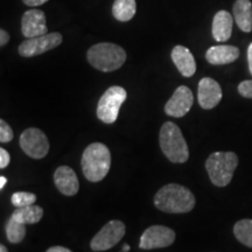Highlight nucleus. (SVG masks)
I'll use <instances>...</instances> for the list:
<instances>
[{
    "label": "nucleus",
    "mask_w": 252,
    "mask_h": 252,
    "mask_svg": "<svg viewBox=\"0 0 252 252\" xmlns=\"http://www.w3.org/2000/svg\"><path fill=\"white\" fill-rule=\"evenodd\" d=\"M154 206L168 214L189 213L195 207V196L184 186L169 184L158 190L154 196Z\"/></svg>",
    "instance_id": "1"
},
{
    "label": "nucleus",
    "mask_w": 252,
    "mask_h": 252,
    "mask_svg": "<svg viewBox=\"0 0 252 252\" xmlns=\"http://www.w3.org/2000/svg\"><path fill=\"white\" fill-rule=\"evenodd\" d=\"M82 171L87 180L102 181L111 167V154L108 146L102 143H94L84 150L82 156Z\"/></svg>",
    "instance_id": "2"
},
{
    "label": "nucleus",
    "mask_w": 252,
    "mask_h": 252,
    "mask_svg": "<svg viewBox=\"0 0 252 252\" xmlns=\"http://www.w3.org/2000/svg\"><path fill=\"white\" fill-rule=\"evenodd\" d=\"M160 147L169 161L185 163L189 158V149L178 125L166 122L161 126L159 135Z\"/></svg>",
    "instance_id": "3"
},
{
    "label": "nucleus",
    "mask_w": 252,
    "mask_h": 252,
    "mask_svg": "<svg viewBox=\"0 0 252 252\" xmlns=\"http://www.w3.org/2000/svg\"><path fill=\"white\" fill-rule=\"evenodd\" d=\"M88 61L94 69L104 72L117 70L126 61V52L115 43H97L88 50Z\"/></svg>",
    "instance_id": "4"
},
{
    "label": "nucleus",
    "mask_w": 252,
    "mask_h": 252,
    "mask_svg": "<svg viewBox=\"0 0 252 252\" xmlns=\"http://www.w3.org/2000/svg\"><path fill=\"white\" fill-rule=\"evenodd\" d=\"M238 166V157L234 152H215L206 161L210 181L217 187H225L232 180Z\"/></svg>",
    "instance_id": "5"
},
{
    "label": "nucleus",
    "mask_w": 252,
    "mask_h": 252,
    "mask_svg": "<svg viewBox=\"0 0 252 252\" xmlns=\"http://www.w3.org/2000/svg\"><path fill=\"white\" fill-rule=\"evenodd\" d=\"M127 98V93L123 87L109 88L100 97L97 105V117L105 124H113L117 121L119 110Z\"/></svg>",
    "instance_id": "6"
},
{
    "label": "nucleus",
    "mask_w": 252,
    "mask_h": 252,
    "mask_svg": "<svg viewBox=\"0 0 252 252\" xmlns=\"http://www.w3.org/2000/svg\"><path fill=\"white\" fill-rule=\"evenodd\" d=\"M125 231L126 226L122 220H110L91 239V250L97 252L110 250V249L117 245L121 242V239L124 237Z\"/></svg>",
    "instance_id": "7"
},
{
    "label": "nucleus",
    "mask_w": 252,
    "mask_h": 252,
    "mask_svg": "<svg viewBox=\"0 0 252 252\" xmlns=\"http://www.w3.org/2000/svg\"><path fill=\"white\" fill-rule=\"evenodd\" d=\"M20 147L28 157L33 159H42L49 152V141L42 131L31 127L21 133Z\"/></svg>",
    "instance_id": "8"
},
{
    "label": "nucleus",
    "mask_w": 252,
    "mask_h": 252,
    "mask_svg": "<svg viewBox=\"0 0 252 252\" xmlns=\"http://www.w3.org/2000/svg\"><path fill=\"white\" fill-rule=\"evenodd\" d=\"M62 35L60 33H47L45 35L25 40L19 46V54L24 58H33L49 52L62 43Z\"/></svg>",
    "instance_id": "9"
},
{
    "label": "nucleus",
    "mask_w": 252,
    "mask_h": 252,
    "mask_svg": "<svg viewBox=\"0 0 252 252\" xmlns=\"http://www.w3.org/2000/svg\"><path fill=\"white\" fill-rule=\"evenodd\" d=\"M175 241V232L163 225H152L141 235L139 248L143 250L162 249L172 245Z\"/></svg>",
    "instance_id": "10"
},
{
    "label": "nucleus",
    "mask_w": 252,
    "mask_h": 252,
    "mask_svg": "<svg viewBox=\"0 0 252 252\" xmlns=\"http://www.w3.org/2000/svg\"><path fill=\"white\" fill-rule=\"evenodd\" d=\"M194 103V96L188 87L181 86L174 91L173 96L165 105L166 115L181 118L187 115Z\"/></svg>",
    "instance_id": "11"
},
{
    "label": "nucleus",
    "mask_w": 252,
    "mask_h": 252,
    "mask_svg": "<svg viewBox=\"0 0 252 252\" xmlns=\"http://www.w3.org/2000/svg\"><path fill=\"white\" fill-rule=\"evenodd\" d=\"M21 32L27 39L45 35L48 33L46 14L40 9H30L25 12L21 19Z\"/></svg>",
    "instance_id": "12"
},
{
    "label": "nucleus",
    "mask_w": 252,
    "mask_h": 252,
    "mask_svg": "<svg viewBox=\"0 0 252 252\" xmlns=\"http://www.w3.org/2000/svg\"><path fill=\"white\" fill-rule=\"evenodd\" d=\"M222 89L215 80L204 77L198 83L197 98L200 106L204 110L214 109L222 99Z\"/></svg>",
    "instance_id": "13"
},
{
    "label": "nucleus",
    "mask_w": 252,
    "mask_h": 252,
    "mask_svg": "<svg viewBox=\"0 0 252 252\" xmlns=\"http://www.w3.org/2000/svg\"><path fill=\"white\" fill-rule=\"evenodd\" d=\"M54 182L60 193L65 196H74L80 188L76 173L68 166H61L56 169L54 173Z\"/></svg>",
    "instance_id": "14"
},
{
    "label": "nucleus",
    "mask_w": 252,
    "mask_h": 252,
    "mask_svg": "<svg viewBox=\"0 0 252 252\" xmlns=\"http://www.w3.org/2000/svg\"><path fill=\"white\" fill-rule=\"evenodd\" d=\"M172 60L182 76L191 77L196 71V62L187 47L175 46L172 50Z\"/></svg>",
    "instance_id": "15"
},
{
    "label": "nucleus",
    "mask_w": 252,
    "mask_h": 252,
    "mask_svg": "<svg viewBox=\"0 0 252 252\" xmlns=\"http://www.w3.org/2000/svg\"><path fill=\"white\" fill-rule=\"evenodd\" d=\"M239 56V49L235 46H213L207 50L206 59L210 64L223 65L235 62Z\"/></svg>",
    "instance_id": "16"
},
{
    "label": "nucleus",
    "mask_w": 252,
    "mask_h": 252,
    "mask_svg": "<svg viewBox=\"0 0 252 252\" xmlns=\"http://www.w3.org/2000/svg\"><path fill=\"white\" fill-rule=\"evenodd\" d=\"M235 19L228 11H219L215 14L213 20L212 33L214 39L219 42H225L231 37L232 34V25H234Z\"/></svg>",
    "instance_id": "17"
},
{
    "label": "nucleus",
    "mask_w": 252,
    "mask_h": 252,
    "mask_svg": "<svg viewBox=\"0 0 252 252\" xmlns=\"http://www.w3.org/2000/svg\"><path fill=\"white\" fill-rule=\"evenodd\" d=\"M232 12L239 30L250 33L252 31V4L250 0H236Z\"/></svg>",
    "instance_id": "18"
},
{
    "label": "nucleus",
    "mask_w": 252,
    "mask_h": 252,
    "mask_svg": "<svg viewBox=\"0 0 252 252\" xmlns=\"http://www.w3.org/2000/svg\"><path fill=\"white\" fill-rule=\"evenodd\" d=\"M43 216V209L39 206H28L23 208H17L12 217L23 224H35Z\"/></svg>",
    "instance_id": "19"
},
{
    "label": "nucleus",
    "mask_w": 252,
    "mask_h": 252,
    "mask_svg": "<svg viewBox=\"0 0 252 252\" xmlns=\"http://www.w3.org/2000/svg\"><path fill=\"white\" fill-rule=\"evenodd\" d=\"M137 12L135 0H115L112 6V14L115 19L122 23L130 21Z\"/></svg>",
    "instance_id": "20"
},
{
    "label": "nucleus",
    "mask_w": 252,
    "mask_h": 252,
    "mask_svg": "<svg viewBox=\"0 0 252 252\" xmlns=\"http://www.w3.org/2000/svg\"><path fill=\"white\" fill-rule=\"evenodd\" d=\"M26 224H23V223L15 220L13 217H11L7 220L5 226L6 231V237H7V241L12 244H18L21 243L24 241L25 236H26Z\"/></svg>",
    "instance_id": "21"
},
{
    "label": "nucleus",
    "mask_w": 252,
    "mask_h": 252,
    "mask_svg": "<svg viewBox=\"0 0 252 252\" xmlns=\"http://www.w3.org/2000/svg\"><path fill=\"white\" fill-rule=\"evenodd\" d=\"M235 237L244 244L245 247L252 249V220H241L234 226Z\"/></svg>",
    "instance_id": "22"
},
{
    "label": "nucleus",
    "mask_w": 252,
    "mask_h": 252,
    "mask_svg": "<svg viewBox=\"0 0 252 252\" xmlns=\"http://www.w3.org/2000/svg\"><path fill=\"white\" fill-rule=\"evenodd\" d=\"M36 201V195L27 191H17L12 195L11 202L15 208H23L33 206Z\"/></svg>",
    "instance_id": "23"
},
{
    "label": "nucleus",
    "mask_w": 252,
    "mask_h": 252,
    "mask_svg": "<svg viewBox=\"0 0 252 252\" xmlns=\"http://www.w3.org/2000/svg\"><path fill=\"white\" fill-rule=\"evenodd\" d=\"M14 137L13 131L5 121H0V143H9Z\"/></svg>",
    "instance_id": "24"
},
{
    "label": "nucleus",
    "mask_w": 252,
    "mask_h": 252,
    "mask_svg": "<svg viewBox=\"0 0 252 252\" xmlns=\"http://www.w3.org/2000/svg\"><path fill=\"white\" fill-rule=\"evenodd\" d=\"M238 93L245 98H252V80L243 81L239 83Z\"/></svg>",
    "instance_id": "25"
},
{
    "label": "nucleus",
    "mask_w": 252,
    "mask_h": 252,
    "mask_svg": "<svg viewBox=\"0 0 252 252\" xmlns=\"http://www.w3.org/2000/svg\"><path fill=\"white\" fill-rule=\"evenodd\" d=\"M9 161H11L9 153L5 149H0V168H6V167L8 166Z\"/></svg>",
    "instance_id": "26"
},
{
    "label": "nucleus",
    "mask_w": 252,
    "mask_h": 252,
    "mask_svg": "<svg viewBox=\"0 0 252 252\" xmlns=\"http://www.w3.org/2000/svg\"><path fill=\"white\" fill-rule=\"evenodd\" d=\"M24 4L27 6H31V7H36V6H41L46 4L48 0H23Z\"/></svg>",
    "instance_id": "27"
},
{
    "label": "nucleus",
    "mask_w": 252,
    "mask_h": 252,
    "mask_svg": "<svg viewBox=\"0 0 252 252\" xmlns=\"http://www.w3.org/2000/svg\"><path fill=\"white\" fill-rule=\"evenodd\" d=\"M9 41V34L5 30H0V46L4 47Z\"/></svg>",
    "instance_id": "28"
},
{
    "label": "nucleus",
    "mask_w": 252,
    "mask_h": 252,
    "mask_svg": "<svg viewBox=\"0 0 252 252\" xmlns=\"http://www.w3.org/2000/svg\"><path fill=\"white\" fill-rule=\"evenodd\" d=\"M248 63H249V70L252 75V42L250 43L248 48Z\"/></svg>",
    "instance_id": "29"
},
{
    "label": "nucleus",
    "mask_w": 252,
    "mask_h": 252,
    "mask_svg": "<svg viewBox=\"0 0 252 252\" xmlns=\"http://www.w3.org/2000/svg\"><path fill=\"white\" fill-rule=\"evenodd\" d=\"M46 252H72V251L64 247H52V248H49Z\"/></svg>",
    "instance_id": "30"
},
{
    "label": "nucleus",
    "mask_w": 252,
    "mask_h": 252,
    "mask_svg": "<svg viewBox=\"0 0 252 252\" xmlns=\"http://www.w3.org/2000/svg\"><path fill=\"white\" fill-rule=\"evenodd\" d=\"M6 184H7V179L5 176H0V189L4 188Z\"/></svg>",
    "instance_id": "31"
},
{
    "label": "nucleus",
    "mask_w": 252,
    "mask_h": 252,
    "mask_svg": "<svg viewBox=\"0 0 252 252\" xmlns=\"http://www.w3.org/2000/svg\"><path fill=\"white\" fill-rule=\"evenodd\" d=\"M0 252H8V250H7V248L5 247V245H0Z\"/></svg>",
    "instance_id": "32"
},
{
    "label": "nucleus",
    "mask_w": 252,
    "mask_h": 252,
    "mask_svg": "<svg viewBox=\"0 0 252 252\" xmlns=\"http://www.w3.org/2000/svg\"><path fill=\"white\" fill-rule=\"evenodd\" d=\"M130 251V245H124V247H123V252H128Z\"/></svg>",
    "instance_id": "33"
}]
</instances>
